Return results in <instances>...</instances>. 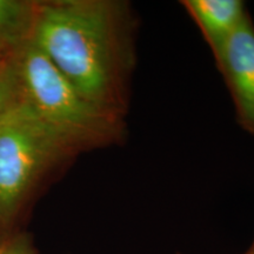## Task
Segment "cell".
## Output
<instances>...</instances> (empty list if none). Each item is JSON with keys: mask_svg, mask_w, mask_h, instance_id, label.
<instances>
[{"mask_svg": "<svg viewBox=\"0 0 254 254\" xmlns=\"http://www.w3.org/2000/svg\"><path fill=\"white\" fill-rule=\"evenodd\" d=\"M246 254H254V241H253L252 246L250 247V250L246 252Z\"/></svg>", "mask_w": 254, "mask_h": 254, "instance_id": "9c48e42d", "label": "cell"}, {"mask_svg": "<svg viewBox=\"0 0 254 254\" xmlns=\"http://www.w3.org/2000/svg\"><path fill=\"white\" fill-rule=\"evenodd\" d=\"M213 58L232 98L238 125L254 135V23L251 14Z\"/></svg>", "mask_w": 254, "mask_h": 254, "instance_id": "277c9868", "label": "cell"}, {"mask_svg": "<svg viewBox=\"0 0 254 254\" xmlns=\"http://www.w3.org/2000/svg\"><path fill=\"white\" fill-rule=\"evenodd\" d=\"M75 151L19 98L0 116V214L11 213L40 174Z\"/></svg>", "mask_w": 254, "mask_h": 254, "instance_id": "3957f363", "label": "cell"}, {"mask_svg": "<svg viewBox=\"0 0 254 254\" xmlns=\"http://www.w3.org/2000/svg\"><path fill=\"white\" fill-rule=\"evenodd\" d=\"M0 254H32V251L25 244H8L0 246Z\"/></svg>", "mask_w": 254, "mask_h": 254, "instance_id": "ba28073f", "label": "cell"}, {"mask_svg": "<svg viewBox=\"0 0 254 254\" xmlns=\"http://www.w3.org/2000/svg\"><path fill=\"white\" fill-rule=\"evenodd\" d=\"M138 30L127 0H65L37 6L31 39L82 97L127 119Z\"/></svg>", "mask_w": 254, "mask_h": 254, "instance_id": "6da1fadb", "label": "cell"}, {"mask_svg": "<svg viewBox=\"0 0 254 254\" xmlns=\"http://www.w3.org/2000/svg\"><path fill=\"white\" fill-rule=\"evenodd\" d=\"M36 7L17 0H0V45L30 39Z\"/></svg>", "mask_w": 254, "mask_h": 254, "instance_id": "8992f818", "label": "cell"}, {"mask_svg": "<svg viewBox=\"0 0 254 254\" xmlns=\"http://www.w3.org/2000/svg\"><path fill=\"white\" fill-rule=\"evenodd\" d=\"M182 5L199 28L212 56L217 55L250 14L241 0H183Z\"/></svg>", "mask_w": 254, "mask_h": 254, "instance_id": "5b68a950", "label": "cell"}, {"mask_svg": "<svg viewBox=\"0 0 254 254\" xmlns=\"http://www.w3.org/2000/svg\"><path fill=\"white\" fill-rule=\"evenodd\" d=\"M19 95V86L14 66L0 65V116L17 101Z\"/></svg>", "mask_w": 254, "mask_h": 254, "instance_id": "52a82bcc", "label": "cell"}, {"mask_svg": "<svg viewBox=\"0 0 254 254\" xmlns=\"http://www.w3.org/2000/svg\"><path fill=\"white\" fill-rule=\"evenodd\" d=\"M14 71L20 99L77 150L125 142L126 119L82 97L31 38L21 45Z\"/></svg>", "mask_w": 254, "mask_h": 254, "instance_id": "7a4b0ae2", "label": "cell"}]
</instances>
